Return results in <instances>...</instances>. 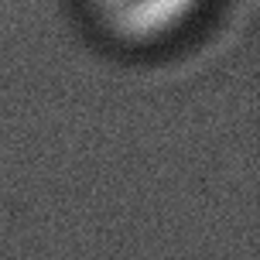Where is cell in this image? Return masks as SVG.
Instances as JSON below:
<instances>
[{"label": "cell", "instance_id": "cell-1", "mask_svg": "<svg viewBox=\"0 0 260 260\" xmlns=\"http://www.w3.org/2000/svg\"><path fill=\"white\" fill-rule=\"evenodd\" d=\"M206 0H86L96 24L120 45L147 48L182 35Z\"/></svg>", "mask_w": 260, "mask_h": 260}]
</instances>
